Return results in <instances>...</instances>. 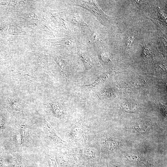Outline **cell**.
Masks as SVG:
<instances>
[{
	"instance_id": "cell-1",
	"label": "cell",
	"mask_w": 167,
	"mask_h": 167,
	"mask_svg": "<svg viewBox=\"0 0 167 167\" xmlns=\"http://www.w3.org/2000/svg\"><path fill=\"white\" fill-rule=\"evenodd\" d=\"M43 128L46 135L54 143L59 145L65 143L66 142L60 138L51 126L45 119Z\"/></svg>"
},
{
	"instance_id": "cell-2",
	"label": "cell",
	"mask_w": 167,
	"mask_h": 167,
	"mask_svg": "<svg viewBox=\"0 0 167 167\" xmlns=\"http://www.w3.org/2000/svg\"><path fill=\"white\" fill-rule=\"evenodd\" d=\"M57 61L66 82L68 84L70 76L69 68L66 63L62 59L58 58Z\"/></svg>"
},
{
	"instance_id": "cell-3",
	"label": "cell",
	"mask_w": 167,
	"mask_h": 167,
	"mask_svg": "<svg viewBox=\"0 0 167 167\" xmlns=\"http://www.w3.org/2000/svg\"><path fill=\"white\" fill-rule=\"evenodd\" d=\"M108 78V76L107 75H104L100 76L91 84L80 86L79 87L84 91L88 92L100 83L106 80Z\"/></svg>"
},
{
	"instance_id": "cell-4",
	"label": "cell",
	"mask_w": 167,
	"mask_h": 167,
	"mask_svg": "<svg viewBox=\"0 0 167 167\" xmlns=\"http://www.w3.org/2000/svg\"><path fill=\"white\" fill-rule=\"evenodd\" d=\"M118 142L116 140L109 139L105 140L103 143L104 148L108 153L113 152L117 147Z\"/></svg>"
},
{
	"instance_id": "cell-5",
	"label": "cell",
	"mask_w": 167,
	"mask_h": 167,
	"mask_svg": "<svg viewBox=\"0 0 167 167\" xmlns=\"http://www.w3.org/2000/svg\"><path fill=\"white\" fill-rule=\"evenodd\" d=\"M121 107L124 111L127 112H134L138 111L139 107L133 103L126 102L122 103Z\"/></svg>"
},
{
	"instance_id": "cell-6",
	"label": "cell",
	"mask_w": 167,
	"mask_h": 167,
	"mask_svg": "<svg viewBox=\"0 0 167 167\" xmlns=\"http://www.w3.org/2000/svg\"><path fill=\"white\" fill-rule=\"evenodd\" d=\"M80 58L83 61L87 71H91L92 68V61L90 58L84 53L79 54Z\"/></svg>"
},
{
	"instance_id": "cell-7",
	"label": "cell",
	"mask_w": 167,
	"mask_h": 167,
	"mask_svg": "<svg viewBox=\"0 0 167 167\" xmlns=\"http://www.w3.org/2000/svg\"><path fill=\"white\" fill-rule=\"evenodd\" d=\"M134 128L137 132L142 134H146L149 129L146 124L142 122L137 123L135 125Z\"/></svg>"
},
{
	"instance_id": "cell-8",
	"label": "cell",
	"mask_w": 167,
	"mask_h": 167,
	"mask_svg": "<svg viewBox=\"0 0 167 167\" xmlns=\"http://www.w3.org/2000/svg\"><path fill=\"white\" fill-rule=\"evenodd\" d=\"M24 137V136L19 131L18 133L15 136V145L19 148H21Z\"/></svg>"
},
{
	"instance_id": "cell-9",
	"label": "cell",
	"mask_w": 167,
	"mask_h": 167,
	"mask_svg": "<svg viewBox=\"0 0 167 167\" xmlns=\"http://www.w3.org/2000/svg\"><path fill=\"white\" fill-rule=\"evenodd\" d=\"M53 104V110L54 113L58 117H61L63 113L62 106L58 103H55Z\"/></svg>"
},
{
	"instance_id": "cell-10",
	"label": "cell",
	"mask_w": 167,
	"mask_h": 167,
	"mask_svg": "<svg viewBox=\"0 0 167 167\" xmlns=\"http://www.w3.org/2000/svg\"><path fill=\"white\" fill-rule=\"evenodd\" d=\"M84 155L86 158L89 160L95 158V155L94 152L90 149H86L84 151Z\"/></svg>"
},
{
	"instance_id": "cell-11",
	"label": "cell",
	"mask_w": 167,
	"mask_h": 167,
	"mask_svg": "<svg viewBox=\"0 0 167 167\" xmlns=\"http://www.w3.org/2000/svg\"><path fill=\"white\" fill-rule=\"evenodd\" d=\"M152 52L150 49L147 47H145L143 50V55L144 58H150L153 55Z\"/></svg>"
},
{
	"instance_id": "cell-12",
	"label": "cell",
	"mask_w": 167,
	"mask_h": 167,
	"mask_svg": "<svg viewBox=\"0 0 167 167\" xmlns=\"http://www.w3.org/2000/svg\"><path fill=\"white\" fill-rule=\"evenodd\" d=\"M134 39V35L129 34L125 41L126 48L129 49Z\"/></svg>"
},
{
	"instance_id": "cell-13",
	"label": "cell",
	"mask_w": 167,
	"mask_h": 167,
	"mask_svg": "<svg viewBox=\"0 0 167 167\" xmlns=\"http://www.w3.org/2000/svg\"><path fill=\"white\" fill-rule=\"evenodd\" d=\"M11 105V107L14 110L19 111L22 109L21 105L19 103L16 101H13Z\"/></svg>"
},
{
	"instance_id": "cell-14",
	"label": "cell",
	"mask_w": 167,
	"mask_h": 167,
	"mask_svg": "<svg viewBox=\"0 0 167 167\" xmlns=\"http://www.w3.org/2000/svg\"><path fill=\"white\" fill-rule=\"evenodd\" d=\"M5 127V119L2 115H0V131H3Z\"/></svg>"
},
{
	"instance_id": "cell-15",
	"label": "cell",
	"mask_w": 167,
	"mask_h": 167,
	"mask_svg": "<svg viewBox=\"0 0 167 167\" xmlns=\"http://www.w3.org/2000/svg\"><path fill=\"white\" fill-rule=\"evenodd\" d=\"M159 106L160 110L161 111L162 114L163 115L165 114V115L166 113V111L164 106H163V105H162L161 104L159 105Z\"/></svg>"
},
{
	"instance_id": "cell-16",
	"label": "cell",
	"mask_w": 167,
	"mask_h": 167,
	"mask_svg": "<svg viewBox=\"0 0 167 167\" xmlns=\"http://www.w3.org/2000/svg\"><path fill=\"white\" fill-rule=\"evenodd\" d=\"M0 167H7L5 164L3 158L1 156L0 157Z\"/></svg>"
}]
</instances>
